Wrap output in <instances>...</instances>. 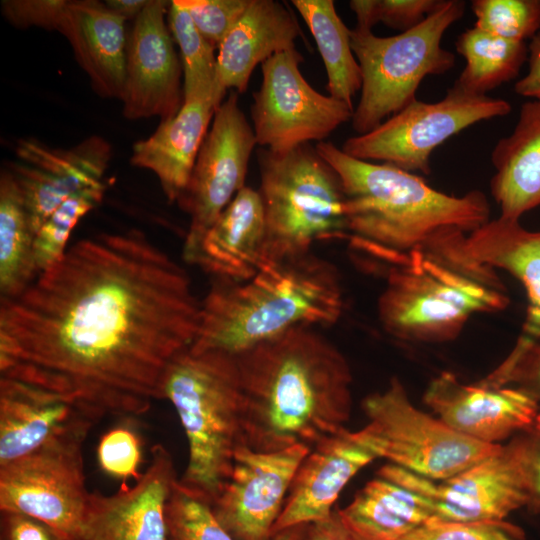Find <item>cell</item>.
Segmentation results:
<instances>
[{"mask_svg":"<svg viewBox=\"0 0 540 540\" xmlns=\"http://www.w3.org/2000/svg\"><path fill=\"white\" fill-rule=\"evenodd\" d=\"M464 12V1L441 0L422 22L394 36L350 29L351 47L362 72L361 94L351 119L356 135L372 131L416 100L425 77L452 69L455 55L441 42Z\"/></svg>","mask_w":540,"mask_h":540,"instance_id":"cell-8","label":"cell"},{"mask_svg":"<svg viewBox=\"0 0 540 540\" xmlns=\"http://www.w3.org/2000/svg\"><path fill=\"white\" fill-rule=\"evenodd\" d=\"M475 25L498 37L525 42L540 31V0H474Z\"/></svg>","mask_w":540,"mask_h":540,"instance_id":"cell-36","label":"cell"},{"mask_svg":"<svg viewBox=\"0 0 540 540\" xmlns=\"http://www.w3.org/2000/svg\"><path fill=\"white\" fill-rule=\"evenodd\" d=\"M315 147L341 179L350 244L391 266L439 231L469 234L490 220L479 190L449 195L415 173L353 158L331 142Z\"/></svg>","mask_w":540,"mask_h":540,"instance_id":"cell-3","label":"cell"},{"mask_svg":"<svg viewBox=\"0 0 540 540\" xmlns=\"http://www.w3.org/2000/svg\"><path fill=\"white\" fill-rule=\"evenodd\" d=\"M440 3L441 0H352L349 7L356 16L357 28L372 30L382 22L404 32L422 22Z\"/></svg>","mask_w":540,"mask_h":540,"instance_id":"cell-37","label":"cell"},{"mask_svg":"<svg viewBox=\"0 0 540 540\" xmlns=\"http://www.w3.org/2000/svg\"><path fill=\"white\" fill-rule=\"evenodd\" d=\"M308 26L321 55L329 95L353 108L362 87V72L351 47L350 29L332 0H292ZM354 109V108H353Z\"/></svg>","mask_w":540,"mask_h":540,"instance_id":"cell-29","label":"cell"},{"mask_svg":"<svg viewBox=\"0 0 540 540\" xmlns=\"http://www.w3.org/2000/svg\"><path fill=\"white\" fill-rule=\"evenodd\" d=\"M400 540H526V534L505 519L428 521Z\"/></svg>","mask_w":540,"mask_h":540,"instance_id":"cell-39","label":"cell"},{"mask_svg":"<svg viewBox=\"0 0 540 540\" xmlns=\"http://www.w3.org/2000/svg\"><path fill=\"white\" fill-rule=\"evenodd\" d=\"M15 152L18 160L7 168L20 189L35 235L69 196L102 180L112 156L109 142L97 135L67 149L19 139Z\"/></svg>","mask_w":540,"mask_h":540,"instance_id":"cell-17","label":"cell"},{"mask_svg":"<svg viewBox=\"0 0 540 540\" xmlns=\"http://www.w3.org/2000/svg\"><path fill=\"white\" fill-rule=\"evenodd\" d=\"M97 421L68 398L0 377V466L61 438L89 433Z\"/></svg>","mask_w":540,"mask_h":540,"instance_id":"cell-21","label":"cell"},{"mask_svg":"<svg viewBox=\"0 0 540 540\" xmlns=\"http://www.w3.org/2000/svg\"><path fill=\"white\" fill-rule=\"evenodd\" d=\"M466 232H437L390 266L377 302L392 337L408 342L455 339L475 315L504 310L509 296L496 269L468 250Z\"/></svg>","mask_w":540,"mask_h":540,"instance_id":"cell-4","label":"cell"},{"mask_svg":"<svg viewBox=\"0 0 540 540\" xmlns=\"http://www.w3.org/2000/svg\"><path fill=\"white\" fill-rule=\"evenodd\" d=\"M455 47L465 67L454 84L477 95H487L516 78L528 59L526 42L504 39L476 26L461 33Z\"/></svg>","mask_w":540,"mask_h":540,"instance_id":"cell-31","label":"cell"},{"mask_svg":"<svg viewBox=\"0 0 540 540\" xmlns=\"http://www.w3.org/2000/svg\"><path fill=\"white\" fill-rule=\"evenodd\" d=\"M337 513L353 540H400L430 521L433 507L426 496L378 475Z\"/></svg>","mask_w":540,"mask_h":540,"instance_id":"cell-27","label":"cell"},{"mask_svg":"<svg viewBox=\"0 0 540 540\" xmlns=\"http://www.w3.org/2000/svg\"><path fill=\"white\" fill-rule=\"evenodd\" d=\"M76 433L0 466V510L40 519L73 540H82L89 506L83 444Z\"/></svg>","mask_w":540,"mask_h":540,"instance_id":"cell-12","label":"cell"},{"mask_svg":"<svg viewBox=\"0 0 540 540\" xmlns=\"http://www.w3.org/2000/svg\"><path fill=\"white\" fill-rule=\"evenodd\" d=\"M257 159L264 265L308 254L316 242L348 237L341 179L315 146L280 152L261 148Z\"/></svg>","mask_w":540,"mask_h":540,"instance_id":"cell-7","label":"cell"},{"mask_svg":"<svg viewBox=\"0 0 540 540\" xmlns=\"http://www.w3.org/2000/svg\"><path fill=\"white\" fill-rule=\"evenodd\" d=\"M105 189L102 180L82 188L69 196L44 221L34 242L38 275L63 257L75 226L101 202Z\"/></svg>","mask_w":540,"mask_h":540,"instance_id":"cell-33","label":"cell"},{"mask_svg":"<svg viewBox=\"0 0 540 540\" xmlns=\"http://www.w3.org/2000/svg\"><path fill=\"white\" fill-rule=\"evenodd\" d=\"M529 439V499L526 507L540 513V410L530 428L525 430Z\"/></svg>","mask_w":540,"mask_h":540,"instance_id":"cell-43","label":"cell"},{"mask_svg":"<svg viewBox=\"0 0 540 540\" xmlns=\"http://www.w3.org/2000/svg\"><path fill=\"white\" fill-rule=\"evenodd\" d=\"M235 356L250 448H312L345 427L352 409L351 369L337 346L314 327L293 328Z\"/></svg>","mask_w":540,"mask_h":540,"instance_id":"cell-2","label":"cell"},{"mask_svg":"<svg viewBox=\"0 0 540 540\" xmlns=\"http://www.w3.org/2000/svg\"><path fill=\"white\" fill-rule=\"evenodd\" d=\"M310 449L295 444L264 452L239 445L231 476L210 505L218 523L235 540H272L294 476Z\"/></svg>","mask_w":540,"mask_h":540,"instance_id":"cell-15","label":"cell"},{"mask_svg":"<svg viewBox=\"0 0 540 540\" xmlns=\"http://www.w3.org/2000/svg\"><path fill=\"white\" fill-rule=\"evenodd\" d=\"M362 409L379 458L428 479H448L501 446L469 438L421 411L397 377L383 391L366 396Z\"/></svg>","mask_w":540,"mask_h":540,"instance_id":"cell-9","label":"cell"},{"mask_svg":"<svg viewBox=\"0 0 540 540\" xmlns=\"http://www.w3.org/2000/svg\"><path fill=\"white\" fill-rule=\"evenodd\" d=\"M302 540H353L342 524L337 509L325 519L307 525Z\"/></svg>","mask_w":540,"mask_h":540,"instance_id":"cell-45","label":"cell"},{"mask_svg":"<svg viewBox=\"0 0 540 540\" xmlns=\"http://www.w3.org/2000/svg\"><path fill=\"white\" fill-rule=\"evenodd\" d=\"M177 480L172 455L154 445L149 466L131 487L90 494L82 540H168L166 505Z\"/></svg>","mask_w":540,"mask_h":540,"instance_id":"cell-20","label":"cell"},{"mask_svg":"<svg viewBox=\"0 0 540 540\" xmlns=\"http://www.w3.org/2000/svg\"><path fill=\"white\" fill-rule=\"evenodd\" d=\"M0 540H73L50 524L30 515L0 510Z\"/></svg>","mask_w":540,"mask_h":540,"instance_id":"cell-42","label":"cell"},{"mask_svg":"<svg viewBox=\"0 0 540 540\" xmlns=\"http://www.w3.org/2000/svg\"><path fill=\"white\" fill-rule=\"evenodd\" d=\"M377 475L426 496L433 507L430 521L504 520L528 503V435H515L490 456L445 480L428 479L391 463Z\"/></svg>","mask_w":540,"mask_h":540,"instance_id":"cell-11","label":"cell"},{"mask_svg":"<svg viewBox=\"0 0 540 540\" xmlns=\"http://www.w3.org/2000/svg\"><path fill=\"white\" fill-rule=\"evenodd\" d=\"M161 399L175 408L188 442L180 485L209 505L229 480L245 443L244 395L237 357L191 346L170 363Z\"/></svg>","mask_w":540,"mask_h":540,"instance_id":"cell-6","label":"cell"},{"mask_svg":"<svg viewBox=\"0 0 540 540\" xmlns=\"http://www.w3.org/2000/svg\"><path fill=\"white\" fill-rule=\"evenodd\" d=\"M301 30L289 7L276 0H250L224 37L217 53V82L221 90H247L257 65L295 48Z\"/></svg>","mask_w":540,"mask_h":540,"instance_id":"cell-23","label":"cell"},{"mask_svg":"<svg viewBox=\"0 0 540 540\" xmlns=\"http://www.w3.org/2000/svg\"><path fill=\"white\" fill-rule=\"evenodd\" d=\"M67 0H5L1 11L14 27L25 29L32 26L57 30L68 5Z\"/></svg>","mask_w":540,"mask_h":540,"instance_id":"cell-41","label":"cell"},{"mask_svg":"<svg viewBox=\"0 0 540 540\" xmlns=\"http://www.w3.org/2000/svg\"><path fill=\"white\" fill-rule=\"evenodd\" d=\"M167 23L180 49L184 101L215 98L223 102L226 92L217 82V55L195 27L189 13L177 0L170 2Z\"/></svg>","mask_w":540,"mask_h":540,"instance_id":"cell-32","label":"cell"},{"mask_svg":"<svg viewBox=\"0 0 540 540\" xmlns=\"http://www.w3.org/2000/svg\"><path fill=\"white\" fill-rule=\"evenodd\" d=\"M142 439L128 424H121L107 431L97 446V460L101 470L122 483L130 478L136 481L142 473Z\"/></svg>","mask_w":540,"mask_h":540,"instance_id":"cell-38","label":"cell"},{"mask_svg":"<svg viewBox=\"0 0 540 540\" xmlns=\"http://www.w3.org/2000/svg\"><path fill=\"white\" fill-rule=\"evenodd\" d=\"M149 0H107L106 7L126 20H135L143 11Z\"/></svg>","mask_w":540,"mask_h":540,"instance_id":"cell-46","label":"cell"},{"mask_svg":"<svg viewBox=\"0 0 540 540\" xmlns=\"http://www.w3.org/2000/svg\"><path fill=\"white\" fill-rule=\"evenodd\" d=\"M257 145L252 125L232 91L217 108L200 148L179 206L190 216L183 258L193 264L199 245L219 215L245 187L251 154Z\"/></svg>","mask_w":540,"mask_h":540,"instance_id":"cell-14","label":"cell"},{"mask_svg":"<svg viewBox=\"0 0 540 540\" xmlns=\"http://www.w3.org/2000/svg\"><path fill=\"white\" fill-rule=\"evenodd\" d=\"M377 458L365 428L352 432L344 427L317 442L297 469L273 537L329 518L346 484Z\"/></svg>","mask_w":540,"mask_h":540,"instance_id":"cell-19","label":"cell"},{"mask_svg":"<svg viewBox=\"0 0 540 540\" xmlns=\"http://www.w3.org/2000/svg\"><path fill=\"white\" fill-rule=\"evenodd\" d=\"M528 71L516 82V94L540 100V31L528 44Z\"/></svg>","mask_w":540,"mask_h":540,"instance_id":"cell-44","label":"cell"},{"mask_svg":"<svg viewBox=\"0 0 540 540\" xmlns=\"http://www.w3.org/2000/svg\"><path fill=\"white\" fill-rule=\"evenodd\" d=\"M215 49L242 16L250 0H177Z\"/></svg>","mask_w":540,"mask_h":540,"instance_id":"cell-40","label":"cell"},{"mask_svg":"<svg viewBox=\"0 0 540 540\" xmlns=\"http://www.w3.org/2000/svg\"><path fill=\"white\" fill-rule=\"evenodd\" d=\"M466 244L477 260L521 282L527 311L540 313V231L524 228L520 219L499 216L467 234Z\"/></svg>","mask_w":540,"mask_h":540,"instance_id":"cell-28","label":"cell"},{"mask_svg":"<svg viewBox=\"0 0 540 540\" xmlns=\"http://www.w3.org/2000/svg\"><path fill=\"white\" fill-rule=\"evenodd\" d=\"M170 2L149 0L128 37L123 115L130 120L174 116L184 103L183 74L165 15Z\"/></svg>","mask_w":540,"mask_h":540,"instance_id":"cell-16","label":"cell"},{"mask_svg":"<svg viewBox=\"0 0 540 540\" xmlns=\"http://www.w3.org/2000/svg\"><path fill=\"white\" fill-rule=\"evenodd\" d=\"M343 311L338 269L310 252L266 264L244 282L213 280L191 348L237 355L296 327L334 325Z\"/></svg>","mask_w":540,"mask_h":540,"instance_id":"cell-5","label":"cell"},{"mask_svg":"<svg viewBox=\"0 0 540 540\" xmlns=\"http://www.w3.org/2000/svg\"><path fill=\"white\" fill-rule=\"evenodd\" d=\"M57 31L69 41L94 91L104 98L121 99L128 42L125 20L104 2L69 1Z\"/></svg>","mask_w":540,"mask_h":540,"instance_id":"cell-24","label":"cell"},{"mask_svg":"<svg viewBox=\"0 0 540 540\" xmlns=\"http://www.w3.org/2000/svg\"><path fill=\"white\" fill-rule=\"evenodd\" d=\"M200 310L186 271L141 231L82 239L1 300L0 377L68 398L98 420L141 415L194 342Z\"/></svg>","mask_w":540,"mask_h":540,"instance_id":"cell-1","label":"cell"},{"mask_svg":"<svg viewBox=\"0 0 540 540\" xmlns=\"http://www.w3.org/2000/svg\"><path fill=\"white\" fill-rule=\"evenodd\" d=\"M504 99L469 93L457 85L437 102L414 100L372 131L349 137L341 150L369 162L429 174L432 152L453 135L511 111Z\"/></svg>","mask_w":540,"mask_h":540,"instance_id":"cell-10","label":"cell"},{"mask_svg":"<svg viewBox=\"0 0 540 540\" xmlns=\"http://www.w3.org/2000/svg\"><path fill=\"white\" fill-rule=\"evenodd\" d=\"M484 381L517 387L540 403V314L527 312L523 331L508 357Z\"/></svg>","mask_w":540,"mask_h":540,"instance_id":"cell-35","label":"cell"},{"mask_svg":"<svg viewBox=\"0 0 540 540\" xmlns=\"http://www.w3.org/2000/svg\"><path fill=\"white\" fill-rule=\"evenodd\" d=\"M266 226L257 190L243 187L204 235L193 264L213 280L244 282L265 263Z\"/></svg>","mask_w":540,"mask_h":540,"instance_id":"cell-22","label":"cell"},{"mask_svg":"<svg viewBox=\"0 0 540 540\" xmlns=\"http://www.w3.org/2000/svg\"><path fill=\"white\" fill-rule=\"evenodd\" d=\"M35 231L20 189L8 168L0 174V295L21 294L38 276Z\"/></svg>","mask_w":540,"mask_h":540,"instance_id":"cell-30","label":"cell"},{"mask_svg":"<svg viewBox=\"0 0 540 540\" xmlns=\"http://www.w3.org/2000/svg\"><path fill=\"white\" fill-rule=\"evenodd\" d=\"M168 540H235L216 520L208 503L176 481L166 505ZM307 525L277 533L272 540H302Z\"/></svg>","mask_w":540,"mask_h":540,"instance_id":"cell-34","label":"cell"},{"mask_svg":"<svg viewBox=\"0 0 540 540\" xmlns=\"http://www.w3.org/2000/svg\"><path fill=\"white\" fill-rule=\"evenodd\" d=\"M491 162V194L500 216L520 219L540 206V100L522 104L511 134L495 144Z\"/></svg>","mask_w":540,"mask_h":540,"instance_id":"cell-26","label":"cell"},{"mask_svg":"<svg viewBox=\"0 0 540 540\" xmlns=\"http://www.w3.org/2000/svg\"><path fill=\"white\" fill-rule=\"evenodd\" d=\"M303 56L296 48L277 53L261 64L262 81L252 94L250 113L257 145L280 152L322 142L352 119L354 109L316 91L300 71Z\"/></svg>","mask_w":540,"mask_h":540,"instance_id":"cell-13","label":"cell"},{"mask_svg":"<svg viewBox=\"0 0 540 540\" xmlns=\"http://www.w3.org/2000/svg\"><path fill=\"white\" fill-rule=\"evenodd\" d=\"M423 399L449 427L488 444H501L527 430L540 410V403L517 387L483 379L465 384L450 372L434 378Z\"/></svg>","mask_w":540,"mask_h":540,"instance_id":"cell-18","label":"cell"},{"mask_svg":"<svg viewBox=\"0 0 540 540\" xmlns=\"http://www.w3.org/2000/svg\"><path fill=\"white\" fill-rule=\"evenodd\" d=\"M220 105L212 97L185 100L174 116L160 121L152 135L134 143L131 164L153 172L169 202H178L184 193Z\"/></svg>","mask_w":540,"mask_h":540,"instance_id":"cell-25","label":"cell"}]
</instances>
